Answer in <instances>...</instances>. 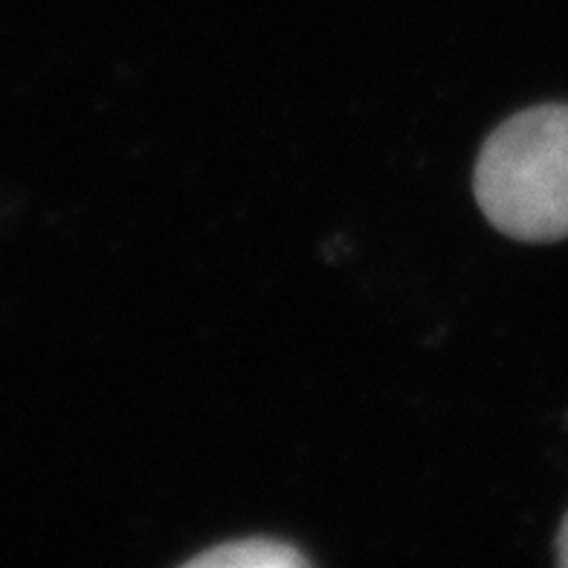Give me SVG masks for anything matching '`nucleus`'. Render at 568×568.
<instances>
[{
    "label": "nucleus",
    "instance_id": "nucleus-2",
    "mask_svg": "<svg viewBox=\"0 0 568 568\" xmlns=\"http://www.w3.org/2000/svg\"><path fill=\"white\" fill-rule=\"evenodd\" d=\"M189 566L201 568H296L307 560L287 542L276 539H239L203 551L189 560Z\"/></svg>",
    "mask_w": 568,
    "mask_h": 568
},
{
    "label": "nucleus",
    "instance_id": "nucleus-3",
    "mask_svg": "<svg viewBox=\"0 0 568 568\" xmlns=\"http://www.w3.org/2000/svg\"><path fill=\"white\" fill-rule=\"evenodd\" d=\"M557 548H560V562L562 566H568V516L562 519L560 537H557Z\"/></svg>",
    "mask_w": 568,
    "mask_h": 568
},
{
    "label": "nucleus",
    "instance_id": "nucleus-1",
    "mask_svg": "<svg viewBox=\"0 0 568 568\" xmlns=\"http://www.w3.org/2000/svg\"><path fill=\"white\" fill-rule=\"evenodd\" d=\"M476 201L510 239L568 235V105H539L510 116L476 163Z\"/></svg>",
    "mask_w": 568,
    "mask_h": 568
}]
</instances>
